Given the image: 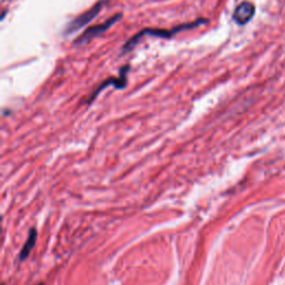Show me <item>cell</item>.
Returning <instances> with one entry per match:
<instances>
[{
    "instance_id": "3957f363",
    "label": "cell",
    "mask_w": 285,
    "mask_h": 285,
    "mask_svg": "<svg viewBox=\"0 0 285 285\" xmlns=\"http://www.w3.org/2000/svg\"><path fill=\"white\" fill-rule=\"evenodd\" d=\"M107 4L106 0H102V2H98L97 4H95L92 7L88 10H86L85 13H83L81 15L77 16L76 18H75L73 21H71L67 26L66 29V34H73L75 31L79 30L81 27L86 26L87 24H89L91 20H94V18L96 16H98V14L101 13L103 7L105 5Z\"/></svg>"
},
{
    "instance_id": "6da1fadb",
    "label": "cell",
    "mask_w": 285,
    "mask_h": 285,
    "mask_svg": "<svg viewBox=\"0 0 285 285\" xmlns=\"http://www.w3.org/2000/svg\"><path fill=\"white\" fill-rule=\"evenodd\" d=\"M207 20L205 18H200L195 21H192V22H185V24L182 25H178L173 27L171 29H160V28H145L143 30H141L139 33H137L135 36H133L129 42H127L124 46H123V49H121V52L125 54V52H129L131 50H133L134 48L136 47L138 45V43L141 42V39L143 37H157V38H165V39H170L173 36H175L176 34L178 33H182L184 30H189V29H194L197 28L201 25H204L207 24Z\"/></svg>"
},
{
    "instance_id": "7a4b0ae2",
    "label": "cell",
    "mask_w": 285,
    "mask_h": 285,
    "mask_svg": "<svg viewBox=\"0 0 285 285\" xmlns=\"http://www.w3.org/2000/svg\"><path fill=\"white\" fill-rule=\"evenodd\" d=\"M121 14H116L114 16L110 17L109 19H107L106 21L102 22L100 25H95L91 26L89 28H87L86 30L80 35V36L75 40V45L76 46H84L87 45L88 43H90L92 39L97 38L98 36H101L102 34H104L105 31H107L108 29L112 27L116 21H118L121 18Z\"/></svg>"
},
{
    "instance_id": "8992f818",
    "label": "cell",
    "mask_w": 285,
    "mask_h": 285,
    "mask_svg": "<svg viewBox=\"0 0 285 285\" xmlns=\"http://www.w3.org/2000/svg\"><path fill=\"white\" fill-rule=\"evenodd\" d=\"M36 240H37V230L31 229L30 231H29L27 242L25 243V245H24V247H22L21 252H20V261H24L29 257V254H30L31 249L35 246V244H36Z\"/></svg>"
},
{
    "instance_id": "277c9868",
    "label": "cell",
    "mask_w": 285,
    "mask_h": 285,
    "mask_svg": "<svg viewBox=\"0 0 285 285\" xmlns=\"http://www.w3.org/2000/svg\"><path fill=\"white\" fill-rule=\"evenodd\" d=\"M129 71H130V65H126V66H124L123 68L120 69L119 76L117 78L113 77V78H109V79L105 80L104 83L94 91V94L90 96V98L88 100V103H91L92 101H94L95 98L97 97V95L100 94V92L103 89H105V88H106V87H108L110 85H113L115 88H117V89L125 88L126 85H127V73H129Z\"/></svg>"
},
{
    "instance_id": "5b68a950",
    "label": "cell",
    "mask_w": 285,
    "mask_h": 285,
    "mask_svg": "<svg viewBox=\"0 0 285 285\" xmlns=\"http://www.w3.org/2000/svg\"><path fill=\"white\" fill-rule=\"evenodd\" d=\"M255 15V6L251 2H243L235 8L233 19L237 25L244 26L251 21Z\"/></svg>"
}]
</instances>
